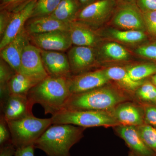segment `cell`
Listing matches in <instances>:
<instances>
[{"label": "cell", "mask_w": 156, "mask_h": 156, "mask_svg": "<svg viewBox=\"0 0 156 156\" xmlns=\"http://www.w3.org/2000/svg\"><path fill=\"white\" fill-rule=\"evenodd\" d=\"M71 95L68 78L48 76L31 89L27 97L31 109L38 104L45 114L53 116L63 110Z\"/></svg>", "instance_id": "6da1fadb"}, {"label": "cell", "mask_w": 156, "mask_h": 156, "mask_svg": "<svg viewBox=\"0 0 156 156\" xmlns=\"http://www.w3.org/2000/svg\"><path fill=\"white\" fill-rule=\"evenodd\" d=\"M85 128L67 124L52 125L34 147L48 156H71V148L82 139Z\"/></svg>", "instance_id": "7a4b0ae2"}, {"label": "cell", "mask_w": 156, "mask_h": 156, "mask_svg": "<svg viewBox=\"0 0 156 156\" xmlns=\"http://www.w3.org/2000/svg\"><path fill=\"white\" fill-rule=\"evenodd\" d=\"M126 97L118 91L106 87L72 94L63 110L112 111Z\"/></svg>", "instance_id": "3957f363"}, {"label": "cell", "mask_w": 156, "mask_h": 156, "mask_svg": "<svg viewBox=\"0 0 156 156\" xmlns=\"http://www.w3.org/2000/svg\"><path fill=\"white\" fill-rule=\"evenodd\" d=\"M11 141L16 149L34 146L37 140L53 125L51 118L40 119L33 114L7 122Z\"/></svg>", "instance_id": "277c9868"}, {"label": "cell", "mask_w": 156, "mask_h": 156, "mask_svg": "<svg viewBox=\"0 0 156 156\" xmlns=\"http://www.w3.org/2000/svg\"><path fill=\"white\" fill-rule=\"evenodd\" d=\"M51 118L53 125L67 124L85 128L120 125L112 111L62 110Z\"/></svg>", "instance_id": "5b68a950"}, {"label": "cell", "mask_w": 156, "mask_h": 156, "mask_svg": "<svg viewBox=\"0 0 156 156\" xmlns=\"http://www.w3.org/2000/svg\"><path fill=\"white\" fill-rule=\"evenodd\" d=\"M19 73L39 81L48 77L49 75L44 66L40 48L30 44L26 46L21 56Z\"/></svg>", "instance_id": "8992f818"}, {"label": "cell", "mask_w": 156, "mask_h": 156, "mask_svg": "<svg viewBox=\"0 0 156 156\" xmlns=\"http://www.w3.org/2000/svg\"><path fill=\"white\" fill-rule=\"evenodd\" d=\"M115 5V0H97L81 9L75 20L88 26L98 25L110 16Z\"/></svg>", "instance_id": "52a82bcc"}, {"label": "cell", "mask_w": 156, "mask_h": 156, "mask_svg": "<svg viewBox=\"0 0 156 156\" xmlns=\"http://www.w3.org/2000/svg\"><path fill=\"white\" fill-rule=\"evenodd\" d=\"M29 35L30 41L41 50L62 52L73 44L68 31L56 30Z\"/></svg>", "instance_id": "ba28073f"}, {"label": "cell", "mask_w": 156, "mask_h": 156, "mask_svg": "<svg viewBox=\"0 0 156 156\" xmlns=\"http://www.w3.org/2000/svg\"><path fill=\"white\" fill-rule=\"evenodd\" d=\"M109 80L104 69L84 73L68 78L72 94L82 93L103 87Z\"/></svg>", "instance_id": "9c48e42d"}, {"label": "cell", "mask_w": 156, "mask_h": 156, "mask_svg": "<svg viewBox=\"0 0 156 156\" xmlns=\"http://www.w3.org/2000/svg\"><path fill=\"white\" fill-rule=\"evenodd\" d=\"M37 0H33L21 9L12 13V17L8 27L1 38L0 50L11 42L21 30L30 19Z\"/></svg>", "instance_id": "30bf717a"}, {"label": "cell", "mask_w": 156, "mask_h": 156, "mask_svg": "<svg viewBox=\"0 0 156 156\" xmlns=\"http://www.w3.org/2000/svg\"><path fill=\"white\" fill-rule=\"evenodd\" d=\"M116 12L113 22L116 25L129 30H140L144 27V22L137 6L134 2H124Z\"/></svg>", "instance_id": "8fae6325"}, {"label": "cell", "mask_w": 156, "mask_h": 156, "mask_svg": "<svg viewBox=\"0 0 156 156\" xmlns=\"http://www.w3.org/2000/svg\"><path fill=\"white\" fill-rule=\"evenodd\" d=\"M29 34L23 28L5 48L1 50V57L15 72L19 73L23 52L30 44Z\"/></svg>", "instance_id": "7c38bea8"}, {"label": "cell", "mask_w": 156, "mask_h": 156, "mask_svg": "<svg viewBox=\"0 0 156 156\" xmlns=\"http://www.w3.org/2000/svg\"><path fill=\"white\" fill-rule=\"evenodd\" d=\"M41 50L44 66L49 76L69 78L73 76L67 55L59 51Z\"/></svg>", "instance_id": "4fadbf2b"}, {"label": "cell", "mask_w": 156, "mask_h": 156, "mask_svg": "<svg viewBox=\"0 0 156 156\" xmlns=\"http://www.w3.org/2000/svg\"><path fill=\"white\" fill-rule=\"evenodd\" d=\"M67 56L73 76L86 73L95 63V52L91 47L74 46L69 50Z\"/></svg>", "instance_id": "5bb4252c"}, {"label": "cell", "mask_w": 156, "mask_h": 156, "mask_svg": "<svg viewBox=\"0 0 156 156\" xmlns=\"http://www.w3.org/2000/svg\"><path fill=\"white\" fill-rule=\"evenodd\" d=\"M2 109L1 115L7 122L20 119L33 114L30 107L27 96L10 94L1 103Z\"/></svg>", "instance_id": "9a60e30c"}, {"label": "cell", "mask_w": 156, "mask_h": 156, "mask_svg": "<svg viewBox=\"0 0 156 156\" xmlns=\"http://www.w3.org/2000/svg\"><path fill=\"white\" fill-rule=\"evenodd\" d=\"M117 134L125 141L131 151L137 156H155L141 139L136 126L119 125L116 126Z\"/></svg>", "instance_id": "2e32d148"}, {"label": "cell", "mask_w": 156, "mask_h": 156, "mask_svg": "<svg viewBox=\"0 0 156 156\" xmlns=\"http://www.w3.org/2000/svg\"><path fill=\"white\" fill-rule=\"evenodd\" d=\"M112 112L120 125L137 127L144 124V111L134 103H120Z\"/></svg>", "instance_id": "e0dca14e"}, {"label": "cell", "mask_w": 156, "mask_h": 156, "mask_svg": "<svg viewBox=\"0 0 156 156\" xmlns=\"http://www.w3.org/2000/svg\"><path fill=\"white\" fill-rule=\"evenodd\" d=\"M69 23L61 22L52 16L30 18L26 23V30L29 35L46 33L56 30L68 31Z\"/></svg>", "instance_id": "ac0fdd59"}, {"label": "cell", "mask_w": 156, "mask_h": 156, "mask_svg": "<svg viewBox=\"0 0 156 156\" xmlns=\"http://www.w3.org/2000/svg\"><path fill=\"white\" fill-rule=\"evenodd\" d=\"M73 44L92 48L97 44L98 38L88 26L78 21L70 23L68 30Z\"/></svg>", "instance_id": "d6986e66"}, {"label": "cell", "mask_w": 156, "mask_h": 156, "mask_svg": "<svg viewBox=\"0 0 156 156\" xmlns=\"http://www.w3.org/2000/svg\"><path fill=\"white\" fill-rule=\"evenodd\" d=\"M41 81L28 76L16 73L8 86L9 95L15 94L27 96L28 92Z\"/></svg>", "instance_id": "ffe728a7"}, {"label": "cell", "mask_w": 156, "mask_h": 156, "mask_svg": "<svg viewBox=\"0 0 156 156\" xmlns=\"http://www.w3.org/2000/svg\"><path fill=\"white\" fill-rule=\"evenodd\" d=\"M80 9L77 0H61L50 16L61 22L69 23L75 20Z\"/></svg>", "instance_id": "44dd1931"}, {"label": "cell", "mask_w": 156, "mask_h": 156, "mask_svg": "<svg viewBox=\"0 0 156 156\" xmlns=\"http://www.w3.org/2000/svg\"><path fill=\"white\" fill-rule=\"evenodd\" d=\"M109 80H112L128 90H136L143 84L142 81L136 82L132 80L127 69L123 68L114 66L104 69Z\"/></svg>", "instance_id": "7402d4cb"}, {"label": "cell", "mask_w": 156, "mask_h": 156, "mask_svg": "<svg viewBox=\"0 0 156 156\" xmlns=\"http://www.w3.org/2000/svg\"><path fill=\"white\" fill-rule=\"evenodd\" d=\"M15 71L2 58L0 61V95L1 103L9 96L8 86L11 78L15 74Z\"/></svg>", "instance_id": "603a6c76"}, {"label": "cell", "mask_w": 156, "mask_h": 156, "mask_svg": "<svg viewBox=\"0 0 156 156\" xmlns=\"http://www.w3.org/2000/svg\"><path fill=\"white\" fill-rule=\"evenodd\" d=\"M126 69L133 80L139 82L155 74L156 65L149 63L137 65L128 67Z\"/></svg>", "instance_id": "cb8c5ba5"}, {"label": "cell", "mask_w": 156, "mask_h": 156, "mask_svg": "<svg viewBox=\"0 0 156 156\" xmlns=\"http://www.w3.org/2000/svg\"><path fill=\"white\" fill-rule=\"evenodd\" d=\"M111 34L114 38L130 44L138 43L146 38L145 34L141 30H112L111 31Z\"/></svg>", "instance_id": "d4e9b609"}, {"label": "cell", "mask_w": 156, "mask_h": 156, "mask_svg": "<svg viewBox=\"0 0 156 156\" xmlns=\"http://www.w3.org/2000/svg\"><path fill=\"white\" fill-rule=\"evenodd\" d=\"M101 52L108 58L116 61L126 60L129 56L125 48L115 43L105 44L101 48Z\"/></svg>", "instance_id": "484cf974"}, {"label": "cell", "mask_w": 156, "mask_h": 156, "mask_svg": "<svg viewBox=\"0 0 156 156\" xmlns=\"http://www.w3.org/2000/svg\"><path fill=\"white\" fill-rule=\"evenodd\" d=\"M61 0H37L30 18L49 16L55 11Z\"/></svg>", "instance_id": "4316f807"}, {"label": "cell", "mask_w": 156, "mask_h": 156, "mask_svg": "<svg viewBox=\"0 0 156 156\" xmlns=\"http://www.w3.org/2000/svg\"><path fill=\"white\" fill-rule=\"evenodd\" d=\"M136 128L144 142L156 154V127L144 124Z\"/></svg>", "instance_id": "83f0119b"}, {"label": "cell", "mask_w": 156, "mask_h": 156, "mask_svg": "<svg viewBox=\"0 0 156 156\" xmlns=\"http://www.w3.org/2000/svg\"><path fill=\"white\" fill-rule=\"evenodd\" d=\"M136 95L141 100L156 103V87L151 83L140 85L136 89Z\"/></svg>", "instance_id": "f1b7e54d"}, {"label": "cell", "mask_w": 156, "mask_h": 156, "mask_svg": "<svg viewBox=\"0 0 156 156\" xmlns=\"http://www.w3.org/2000/svg\"><path fill=\"white\" fill-rule=\"evenodd\" d=\"M33 0H0V10L14 12Z\"/></svg>", "instance_id": "f546056e"}, {"label": "cell", "mask_w": 156, "mask_h": 156, "mask_svg": "<svg viewBox=\"0 0 156 156\" xmlns=\"http://www.w3.org/2000/svg\"><path fill=\"white\" fill-rule=\"evenodd\" d=\"M11 143V135L7 121L2 115L0 119V147Z\"/></svg>", "instance_id": "4dcf8cb0"}, {"label": "cell", "mask_w": 156, "mask_h": 156, "mask_svg": "<svg viewBox=\"0 0 156 156\" xmlns=\"http://www.w3.org/2000/svg\"><path fill=\"white\" fill-rule=\"evenodd\" d=\"M144 23L151 34L156 37V11L143 12Z\"/></svg>", "instance_id": "1f68e13d"}, {"label": "cell", "mask_w": 156, "mask_h": 156, "mask_svg": "<svg viewBox=\"0 0 156 156\" xmlns=\"http://www.w3.org/2000/svg\"><path fill=\"white\" fill-rule=\"evenodd\" d=\"M144 115L146 124L156 127V106L146 105L144 108Z\"/></svg>", "instance_id": "d6a6232c"}, {"label": "cell", "mask_w": 156, "mask_h": 156, "mask_svg": "<svg viewBox=\"0 0 156 156\" xmlns=\"http://www.w3.org/2000/svg\"><path fill=\"white\" fill-rule=\"evenodd\" d=\"M140 56L156 60V44H151L141 46L136 51Z\"/></svg>", "instance_id": "836d02e7"}, {"label": "cell", "mask_w": 156, "mask_h": 156, "mask_svg": "<svg viewBox=\"0 0 156 156\" xmlns=\"http://www.w3.org/2000/svg\"><path fill=\"white\" fill-rule=\"evenodd\" d=\"M12 17V13L6 10H1L0 13V36L2 37L8 27Z\"/></svg>", "instance_id": "e575fe53"}, {"label": "cell", "mask_w": 156, "mask_h": 156, "mask_svg": "<svg viewBox=\"0 0 156 156\" xmlns=\"http://www.w3.org/2000/svg\"><path fill=\"white\" fill-rule=\"evenodd\" d=\"M136 2L143 12L156 11V0H136Z\"/></svg>", "instance_id": "d590c367"}, {"label": "cell", "mask_w": 156, "mask_h": 156, "mask_svg": "<svg viewBox=\"0 0 156 156\" xmlns=\"http://www.w3.org/2000/svg\"><path fill=\"white\" fill-rule=\"evenodd\" d=\"M16 150L12 143L0 147V156H14Z\"/></svg>", "instance_id": "8d00e7d4"}, {"label": "cell", "mask_w": 156, "mask_h": 156, "mask_svg": "<svg viewBox=\"0 0 156 156\" xmlns=\"http://www.w3.org/2000/svg\"><path fill=\"white\" fill-rule=\"evenodd\" d=\"M35 149L34 146L17 148L14 156H34Z\"/></svg>", "instance_id": "74e56055"}, {"label": "cell", "mask_w": 156, "mask_h": 156, "mask_svg": "<svg viewBox=\"0 0 156 156\" xmlns=\"http://www.w3.org/2000/svg\"><path fill=\"white\" fill-rule=\"evenodd\" d=\"M96 1L97 0H77L81 9Z\"/></svg>", "instance_id": "f35d334b"}, {"label": "cell", "mask_w": 156, "mask_h": 156, "mask_svg": "<svg viewBox=\"0 0 156 156\" xmlns=\"http://www.w3.org/2000/svg\"><path fill=\"white\" fill-rule=\"evenodd\" d=\"M152 81L153 83V84L156 87V73L152 77Z\"/></svg>", "instance_id": "ab89813d"}, {"label": "cell", "mask_w": 156, "mask_h": 156, "mask_svg": "<svg viewBox=\"0 0 156 156\" xmlns=\"http://www.w3.org/2000/svg\"><path fill=\"white\" fill-rule=\"evenodd\" d=\"M124 2H134L136 0H123Z\"/></svg>", "instance_id": "60d3db41"}, {"label": "cell", "mask_w": 156, "mask_h": 156, "mask_svg": "<svg viewBox=\"0 0 156 156\" xmlns=\"http://www.w3.org/2000/svg\"><path fill=\"white\" fill-rule=\"evenodd\" d=\"M128 156H136V155H135V154L133 153L132 152H130V153L128 154Z\"/></svg>", "instance_id": "b9f144b4"}]
</instances>
